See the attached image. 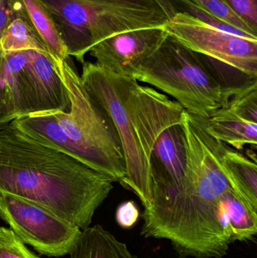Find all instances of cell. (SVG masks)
Instances as JSON below:
<instances>
[{
	"mask_svg": "<svg viewBox=\"0 0 257 258\" xmlns=\"http://www.w3.org/2000/svg\"><path fill=\"white\" fill-rule=\"evenodd\" d=\"M80 77L117 131L126 167L121 184L147 209L152 203V148L166 128L182 121L184 107L156 89L139 84L134 77L118 75L96 63L84 61Z\"/></svg>",
	"mask_w": 257,
	"mask_h": 258,
	"instance_id": "3",
	"label": "cell"
},
{
	"mask_svg": "<svg viewBox=\"0 0 257 258\" xmlns=\"http://www.w3.org/2000/svg\"><path fill=\"white\" fill-rule=\"evenodd\" d=\"M140 212L137 205L133 201H126L118 206L116 220L122 228L130 229L138 221Z\"/></svg>",
	"mask_w": 257,
	"mask_h": 258,
	"instance_id": "23",
	"label": "cell"
},
{
	"mask_svg": "<svg viewBox=\"0 0 257 258\" xmlns=\"http://www.w3.org/2000/svg\"><path fill=\"white\" fill-rule=\"evenodd\" d=\"M166 30L190 49L257 80V40L226 33L181 13L170 18Z\"/></svg>",
	"mask_w": 257,
	"mask_h": 258,
	"instance_id": "8",
	"label": "cell"
},
{
	"mask_svg": "<svg viewBox=\"0 0 257 258\" xmlns=\"http://www.w3.org/2000/svg\"><path fill=\"white\" fill-rule=\"evenodd\" d=\"M0 217L24 243L48 257L69 254L82 231L36 203L1 191Z\"/></svg>",
	"mask_w": 257,
	"mask_h": 258,
	"instance_id": "7",
	"label": "cell"
},
{
	"mask_svg": "<svg viewBox=\"0 0 257 258\" xmlns=\"http://www.w3.org/2000/svg\"><path fill=\"white\" fill-rule=\"evenodd\" d=\"M172 96L184 110L208 119L229 97L209 60L170 36L133 74Z\"/></svg>",
	"mask_w": 257,
	"mask_h": 258,
	"instance_id": "6",
	"label": "cell"
},
{
	"mask_svg": "<svg viewBox=\"0 0 257 258\" xmlns=\"http://www.w3.org/2000/svg\"><path fill=\"white\" fill-rule=\"evenodd\" d=\"M0 258H40L11 229L0 227Z\"/></svg>",
	"mask_w": 257,
	"mask_h": 258,
	"instance_id": "21",
	"label": "cell"
},
{
	"mask_svg": "<svg viewBox=\"0 0 257 258\" xmlns=\"http://www.w3.org/2000/svg\"><path fill=\"white\" fill-rule=\"evenodd\" d=\"M187 159V141L181 121L166 128L152 148L150 156V206L164 201L181 186Z\"/></svg>",
	"mask_w": 257,
	"mask_h": 258,
	"instance_id": "11",
	"label": "cell"
},
{
	"mask_svg": "<svg viewBox=\"0 0 257 258\" xmlns=\"http://www.w3.org/2000/svg\"><path fill=\"white\" fill-rule=\"evenodd\" d=\"M0 48L6 52L36 50L49 53L31 26L19 16L5 28L0 36Z\"/></svg>",
	"mask_w": 257,
	"mask_h": 258,
	"instance_id": "18",
	"label": "cell"
},
{
	"mask_svg": "<svg viewBox=\"0 0 257 258\" xmlns=\"http://www.w3.org/2000/svg\"><path fill=\"white\" fill-rule=\"evenodd\" d=\"M223 203L232 242L253 240L257 233V212L249 209L231 187L223 195Z\"/></svg>",
	"mask_w": 257,
	"mask_h": 258,
	"instance_id": "17",
	"label": "cell"
},
{
	"mask_svg": "<svg viewBox=\"0 0 257 258\" xmlns=\"http://www.w3.org/2000/svg\"><path fill=\"white\" fill-rule=\"evenodd\" d=\"M69 254V258H138L101 225L83 230Z\"/></svg>",
	"mask_w": 257,
	"mask_h": 258,
	"instance_id": "16",
	"label": "cell"
},
{
	"mask_svg": "<svg viewBox=\"0 0 257 258\" xmlns=\"http://www.w3.org/2000/svg\"><path fill=\"white\" fill-rule=\"evenodd\" d=\"M15 17L12 0H0V36L8 24Z\"/></svg>",
	"mask_w": 257,
	"mask_h": 258,
	"instance_id": "24",
	"label": "cell"
},
{
	"mask_svg": "<svg viewBox=\"0 0 257 258\" xmlns=\"http://www.w3.org/2000/svg\"><path fill=\"white\" fill-rule=\"evenodd\" d=\"M167 36L166 28L129 30L98 42L89 52L96 59V63L104 69L118 75L132 77Z\"/></svg>",
	"mask_w": 257,
	"mask_h": 258,
	"instance_id": "9",
	"label": "cell"
},
{
	"mask_svg": "<svg viewBox=\"0 0 257 258\" xmlns=\"http://www.w3.org/2000/svg\"><path fill=\"white\" fill-rule=\"evenodd\" d=\"M195 4L203 8L219 19L252 36H256L257 30L250 27L244 20L234 13L224 0H190Z\"/></svg>",
	"mask_w": 257,
	"mask_h": 258,
	"instance_id": "20",
	"label": "cell"
},
{
	"mask_svg": "<svg viewBox=\"0 0 257 258\" xmlns=\"http://www.w3.org/2000/svg\"><path fill=\"white\" fill-rule=\"evenodd\" d=\"M220 166L231 189L249 209L257 212L256 161L220 141Z\"/></svg>",
	"mask_w": 257,
	"mask_h": 258,
	"instance_id": "14",
	"label": "cell"
},
{
	"mask_svg": "<svg viewBox=\"0 0 257 258\" xmlns=\"http://www.w3.org/2000/svg\"><path fill=\"white\" fill-rule=\"evenodd\" d=\"M26 71L36 101V113L69 110L67 88L49 53L28 50Z\"/></svg>",
	"mask_w": 257,
	"mask_h": 258,
	"instance_id": "13",
	"label": "cell"
},
{
	"mask_svg": "<svg viewBox=\"0 0 257 258\" xmlns=\"http://www.w3.org/2000/svg\"><path fill=\"white\" fill-rule=\"evenodd\" d=\"M161 1L164 3L173 16L177 13L185 14L189 16L196 18L211 27L223 30L226 33L238 35L241 37L247 38L251 40H257L256 36H252L243 30H239L221 21L217 17L207 12L203 8L195 4L190 0H161Z\"/></svg>",
	"mask_w": 257,
	"mask_h": 258,
	"instance_id": "19",
	"label": "cell"
},
{
	"mask_svg": "<svg viewBox=\"0 0 257 258\" xmlns=\"http://www.w3.org/2000/svg\"><path fill=\"white\" fill-rule=\"evenodd\" d=\"M231 10L257 30V0H224Z\"/></svg>",
	"mask_w": 257,
	"mask_h": 258,
	"instance_id": "22",
	"label": "cell"
},
{
	"mask_svg": "<svg viewBox=\"0 0 257 258\" xmlns=\"http://www.w3.org/2000/svg\"><path fill=\"white\" fill-rule=\"evenodd\" d=\"M205 129L217 141L235 150L257 145V82L229 98L205 119Z\"/></svg>",
	"mask_w": 257,
	"mask_h": 258,
	"instance_id": "10",
	"label": "cell"
},
{
	"mask_svg": "<svg viewBox=\"0 0 257 258\" xmlns=\"http://www.w3.org/2000/svg\"><path fill=\"white\" fill-rule=\"evenodd\" d=\"M51 57L67 88L69 110L35 113L12 123L41 144L122 183L126 176L125 157L111 119L86 90L67 60Z\"/></svg>",
	"mask_w": 257,
	"mask_h": 258,
	"instance_id": "4",
	"label": "cell"
},
{
	"mask_svg": "<svg viewBox=\"0 0 257 258\" xmlns=\"http://www.w3.org/2000/svg\"><path fill=\"white\" fill-rule=\"evenodd\" d=\"M27 59L28 51L6 52L0 48V125L36 113Z\"/></svg>",
	"mask_w": 257,
	"mask_h": 258,
	"instance_id": "12",
	"label": "cell"
},
{
	"mask_svg": "<svg viewBox=\"0 0 257 258\" xmlns=\"http://www.w3.org/2000/svg\"><path fill=\"white\" fill-rule=\"evenodd\" d=\"M51 15L69 56L82 64L91 48L123 32L166 28L172 13L161 0H39Z\"/></svg>",
	"mask_w": 257,
	"mask_h": 258,
	"instance_id": "5",
	"label": "cell"
},
{
	"mask_svg": "<svg viewBox=\"0 0 257 258\" xmlns=\"http://www.w3.org/2000/svg\"><path fill=\"white\" fill-rule=\"evenodd\" d=\"M16 16L24 18L37 33L51 56L69 58L67 48L47 9L39 0H12Z\"/></svg>",
	"mask_w": 257,
	"mask_h": 258,
	"instance_id": "15",
	"label": "cell"
},
{
	"mask_svg": "<svg viewBox=\"0 0 257 258\" xmlns=\"http://www.w3.org/2000/svg\"><path fill=\"white\" fill-rule=\"evenodd\" d=\"M110 177L41 144L12 122L0 125V191L36 203L81 230L113 189Z\"/></svg>",
	"mask_w": 257,
	"mask_h": 258,
	"instance_id": "2",
	"label": "cell"
},
{
	"mask_svg": "<svg viewBox=\"0 0 257 258\" xmlns=\"http://www.w3.org/2000/svg\"><path fill=\"white\" fill-rule=\"evenodd\" d=\"M187 166L168 198L144 209L140 235L170 241L181 258H223L232 243L223 194L230 188L220 166V141L207 132L205 118L184 110Z\"/></svg>",
	"mask_w": 257,
	"mask_h": 258,
	"instance_id": "1",
	"label": "cell"
}]
</instances>
